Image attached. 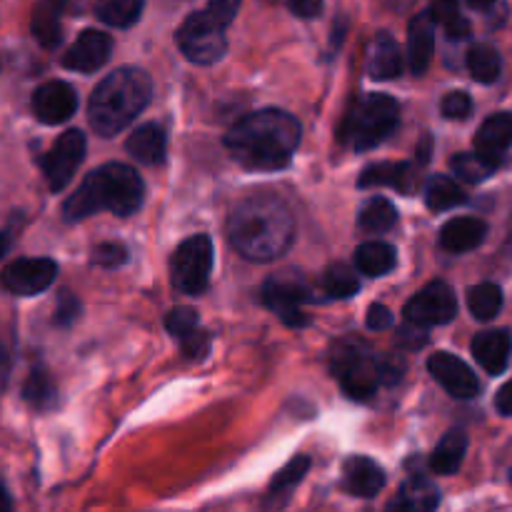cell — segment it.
I'll use <instances>...</instances> for the list:
<instances>
[{"mask_svg": "<svg viewBox=\"0 0 512 512\" xmlns=\"http://www.w3.org/2000/svg\"><path fill=\"white\" fill-rule=\"evenodd\" d=\"M512 145V113H495L480 125L475 135V150H480L488 158L500 160L503 153Z\"/></svg>", "mask_w": 512, "mask_h": 512, "instance_id": "7402d4cb", "label": "cell"}, {"mask_svg": "<svg viewBox=\"0 0 512 512\" xmlns=\"http://www.w3.org/2000/svg\"><path fill=\"white\" fill-rule=\"evenodd\" d=\"M398 263V253H395L393 245L380 243H363L355 250V265H358L360 273L370 275V278H380V275H388L390 270Z\"/></svg>", "mask_w": 512, "mask_h": 512, "instance_id": "484cf974", "label": "cell"}, {"mask_svg": "<svg viewBox=\"0 0 512 512\" xmlns=\"http://www.w3.org/2000/svg\"><path fill=\"white\" fill-rule=\"evenodd\" d=\"M428 370L453 398L470 400L480 393V383L475 378L473 370L463 363L460 358L450 353H435L428 360Z\"/></svg>", "mask_w": 512, "mask_h": 512, "instance_id": "9a60e30c", "label": "cell"}, {"mask_svg": "<svg viewBox=\"0 0 512 512\" xmlns=\"http://www.w3.org/2000/svg\"><path fill=\"white\" fill-rule=\"evenodd\" d=\"M493 3L495 0H468L470 8H475V10H488Z\"/></svg>", "mask_w": 512, "mask_h": 512, "instance_id": "c3c4849f", "label": "cell"}, {"mask_svg": "<svg viewBox=\"0 0 512 512\" xmlns=\"http://www.w3.org/2000/svg\"><path fill=\"white\" fill-rule=\"evenodd\" d=\"M85 158V135L80 130H65L58 140L53 143V148L45 153L43 158V175L48 180V188L53 193H60L65 185L73 180L75 170L83 163Z\"/></svg>", "mask_w": 512, "mask_h": 512, "instance_id": "30bf717a", "label": "cell"}, {"mask_svg": "<svg viewBox=\"0 0 512 512\" xmlns=\"http://www.w3.org/2000/svg\"><path fill=\"white\" fill-rule=\"evenodd\" d=\"M8 508H10V498L8 493H5L3 485H0V510H8Z\"/></svg>", "mask_w": 512, "mask_h": 512, "instance_id": "816d5d0a", "label": "cell"}, {"mask_svg": "<svg viewBox=\"0 0 512 512\" xmlns=\"http://www.w3.org/2000/svg\"><path fill=\"white\" fill-rule=\"evenodd\" d=\"M330 368L340 388L355 400L373 398L378 383L383 380V370L375 360L373 348L360 338L340 340L330 353Z\"/></svg>", "mask_w": 512, "mask_h": 512, "instance_id": "5b68a950", "label": "cell"}, {"mask_svg": "<svg viewBox=\"0 0 512 512\" xmlns=\"http://www.w3.org/2000/svg\"><path fill=\"white\" fill-rule=\"evenodd\" d=\"M458 315V298L453 288L443 280L425 285L413 300L405 305V320L420 325V328H433V325H445Z\"/></svg>", "mask_w": 512, "mask_h": 512, "instance_id": "9c48e42d", "label": "cell"}, {"mask_svg": "<svg viewBox=\"0 0 512 512\" xmlns=\"http://www.w3.org/2000/svg\"><path fill=\"white\" fill-rule=\"evenodd\" d=\"M60 0H40L33 13V35L43 48H55L60 43Z\"/></svg>", "mask_w": 512, "mask_h": 512, "instance_id": "4316f807", "label": "cell"}, {"mask_svg": "<svg viewBox=\"0 0 512 512\" xmlns=\"http://www.w3.org/2000/svg\"><path fill=\"white\" fill-rule=\"evenodd\" d=\"M308 470H310L308 455H300V458L290 460V463L280 470L278 478L273 480V485H270V493L278 495V493H285V490L295 488V485L305 478V473H308Z\"/></svg>", "mask_w": 512, "mask_h": 512, "instance_id": "8d00e7d4", "label": "cell"}, {"mask_svg": "<svg viewBox=\"0 0 512 512\" xmlns=\"http://www.w3.org/2000/svg\"><path fill=\"white\" fill-rule=\"evenodd\" d=\"M110 53H113V38L103 30L88 28L65 50L63 65L68 70H75V73H95V70L108 63Z\"/></svg>", "mask_w": 512, "mask_h": 512, "instance_id": "4fadbf2b", "label": "cell"}, {"mask_svg": "<svg viewBox=\"0 0 512 512\" xmlns=\"http://www.w3.org/2000/svg\"><path fill=\"white\" fill-rule=\"evenodd\" d=\"M510 480H512V470H510Z\"/></svg>", "mask_w": 512, "mask_h": 512, "instance_id": "11a10c76", "label": "cell"}, {"mask_svg": "<svg viewBox=\"0 0 512 512\" xmlns=\"http://www.w3.org/2000/svg\"><path fill=\"white\" fill-rule=\"evenodd\" d=\"M3 378H5V355L3 350H0V385H3Z\"/></svg>", "mask_w": 512, "mask_h": 512, "instance_id": "db71d44e", "label": "cell"}, {"mask_svg": "<svg viewBox=\"0 0 512 512\" xmlns=\"http://www.w3.org/2000/svg\"><path fill=\"white\" fill-rule=\"evenodd\" d=\"M230 245L253 263H270L290 248L295 223L290 208L270 193L240 200L228 218Z\"/></svg>", "mask_w": 512, "mask_h": 512, "instance_id": "6da1fadb", "label": "cell"}, {"mask_svg": "<svg viewBox=\"0 0 512 512\" xmlns=\"http://www.w3.org/2000/svg\"><path fill=\"white\" fill-rule=\"evenodd\" d=\"M435 15L430 13H418L410 20L408 28V63L413 68V73H425L433 60L435 53Z\"/></svg>", "mask_w": 512, "mask_h": 512, "instance_id": "2e32d148", "label": "cell"}, {"mask_svg": "<svg viewBox=\"0 0 512 512\" xmlns=\"http://www.w3.org/2000/svg\"><path fill=\"white\" fill-rule=\"evenodd\" d=\"M178 45L190 63L213 65L228 50L225 28L208 13H190L178 30Z\"/></svg>", "mask_w": 512, "mask_h": 512, "instance_id": "ba28073f", "label": "cell"}, {"mask_svg": "<svg viewBox=\"0 0 512 512\" xmlns=\"http://www.w3.org/2000/svg\"><path fill=\"white\" fill-rule=\"evenodd\" d=\"M468 200V195L460 190V185L455 183L453 178L448 175H435L430 178L428 188H425V203H428L430 210L440 213V210H450V208H458Z\"/></svg>", "mask_w": 512, "mask_h": 512, "instance_id": "f1b7e54d", "label": "cell"}, {"mask_svg": "<svg viewBox=\"0 0 512 512\" xmlns=\"http://www.w3.org/2000/svg\"><path fill=\"white\" fill-rule=\"evenodd\" d=\"M153 95L150 75L140 68H118L105 75L88 100V120L103 138L123 133Z\"/></svg>", "mask_w": 512, "mask_h": 512, "instance_id": "277c9868", "label": "cell"}, {"mask_svg": "<svg viewBox=\"0 0 512 512\" xmlns=\"http://www.w3.org/2000/svg\"><path fill=\"white\" fill-rule=\"evenodd\" d=\"M145 0H95V15L110 28H130L138 23Z\"/></svg>", "mask_w": 512, "mask_h": 512, "instance_id": "83f0119b", "label": "cell"}, {"mask_svg": "<svg viewBox=\"0 0 512 512\" xmlns=\"http://www.w3.org/2000/svg\"><path fill=\"white\" fill-rule=\"evenodd\" d=\"M180 348H183L185 358H190V360L205 358V353L210 350V335L205 333V330L195 328L193 333L185 335V338L180 340Z\"/></svg>", "mask_w": 512, "mask_h": 512, "instance_id": "60d3db41", "label": "cell"}, {"mask_svg": "<svg viewBox=\"0 0 512 512\" xmlns=\"http://www.w3.org/2000/svg\"><path fill=\"white\" fill-rule=\"evenodd\" d=\"M145 198V183L130 165L108 163L93 170L80 188L65 200L63 218L70 223L90 218L100 210H110L118 218L138 213Z\"/></svg>", "mask_w": 512, "mask_h": 512, "instance_id": "3957f363", "label": "cell"}, {"mask_svg": "<svg viewBox=\"0 0 512 512\" xmlns=\"http://www.w3.org/2000/svg\"><path fill=\"white\" fill-rule=\"evenodd\" d=\"M393 325V313L385 305H370L368 310V328L370 330H385Z\"/></svg>", "mask_w": 512, "mask_h": 512, "instance_id": "f6af8a7d", "label": "cell"}, {"mask_svg": "<svg viewBox=\"0 0 512 512\" xmlns=\"http://www.w3.org/2000/svg\"><path fill=\"white\" fill-rule=\"evenodd\" d=\"M495 408H498L503 415H512V380L500 388L498 398H495Z\"/></svg>", "mask_w": 512, "mask_h": 512, "instance_id": "bcb514c9", "label": "cell"}, {"mask_svg": "<svg viewBox=\"0 0 512 512\" xmlns=\"http://www.w3.org/2000/svg\"><path fill=\"white\" fill-rule=\"evenodd\" d=\"M23 398L35 410H50L58 403V390H55L53 380L45 370H33L23 385Z\"/></svg>", "mask_w": 512, "mask_h": 512, "instance_id": "836d02e7", "label": "cell"}, {"mask_svg": "<svg viewBox=\"0 0 512 512\" xmlns=\"http://www.w3.org/2000/svg\"><path fill=\"white\" fill-rule=\"evenodd\" d=\"M30 105L40 123L58 125L73 118V113L78 110V95H75L73 85L63 83V80H48L35 90Z\"/></svg>", "mask_w": 512, "mask_h": 512, "instance_id": "7c38bea8", "label": "cell"}, {"mask_svg": "<svg viewBox=\"0 0 512 512\" xmlns=\"http://www.w3.org/2000/svg\"><path fill=\"white\" fill-rule=\"evenodd\" d=\"M343 490L358 498H375L385 488V473L370 458H350L343 465Z\"/></svg>", "mask_w": 512, "mask_h": 512, "instance_id": "e0dca14e", "label": "cell"}, {"mask_svg": "<svg viewBox=\"0 0 512 512\" xmlns=\"http://www.w3.org/2000/svg\"><path fill=\"white\" fill-rule=\"evenodd\" d=\"M440 108H443V115L448 120H465L473 113V100H470V95L463 93V90H453V93L445 95Z\"/></svg>", "mask_w": 512, "mask_h": 512, "instance_id": "f35d334b", "label": "cell"}, {"mask_svg": "<svg viewBox=\"0 0 512 512\" xmlns=\"http://www.w3.org/2000/svg\"><path fill=\"white\" fill-rule=\"evenodd\" d=\"M468 68L478 83H495L500 78V70H503V60L493 45L480 43L470 48Z\"/></svg>", "mask_w": 512, "mask_h": 512, "instance_id": "4dcf8cb0", "label": "cell"}, {"mask_svg": "<svg viewBox=\"0 0 512 512\" xmlns=\"http://www.w3.org/2000/svg\"><path fill=\"white\" fill-rule=\"evenodd\" d=\"M368 73L375 80H395L403 73V53L390 33H378L370 43Z\"/></svg>", "mask_w": 512, "mask_h": 512, "instance_id": "d6986e66", "label": "cell"}, {"mask_svg": "<svg viewBox=\"0 0 512 512\" xmlns=\"http://www.w3.org/2000/svg\"><path fill=\"white\" fill-rule=\"evenodd\" d=\"M125 150H128V153L143 165L163 163L165 150H168V138H165V130L155 123L140 125V128L133 130V133H130V138L125 140Z\"/></svg>", "mask_w": 512, "mask_h": 512, "instance_id": "44dd1931", "label": "cell"}, {"mask_svg": "<svg viewBox=\"0 0 512 512\" xmlns=\"http://www.w3.org/2000/svg\"><path fill=\"white\" fill-rule=\"evenodd\" d=\"M418 153H420V160H423V163L430 158V138L423 140V148H420Z\"/></svg>", "mask_w": 512, "mask_h": 512, "instance_id": "f907efd6", "label": "cell"}, {"mask_svg": "<svg viewBox=\"0 0 512 512\" xmlns=\"http://www.w3.org/2000/svg\"><path fill=\"white\" fill-rule=\"evenodd\" d=\"M488 225L480 218H455L440 230V248L448 253H468L485 240Z\"/></svg>", "mask_w": 512, "mask_h": 512, "instance_id": "ffe728a7", "label": "cell"}, {"mask_svg": "<svg viewBox=\"0 0 512 512\" xmlns=\"http://www.w3.org/2000/svg\"><path fill=\"white\" fill-rule=\"evenodd\" d=\"M512 350V340L508 330H485V333L475 335L473 340V355L478 360L480 368L490 375H500L508 368Z\"/></svg>", "mask_w": 512, "mask_h": 512, "instance_id": "ac0fdd59", "label": "cell"}, {"mask_svg": "<svg viewBox=\"0 0 512 512\" xmlns=\"http://www.w3.org/2000/svg\"><path fill=\"white\" fill-rule=\"evenodd\" d=\"M173 285L185 295L205 293L213 273V240L208 235H193L175 248L170 260Z\"/></svg>", "mask_w": 512, "mask_h": 512, "instance_id": "52a82bcc", "label": "cell"}, {"mask_svg": "<svg viewBox=\"0 0 512 512\" xmlns=\"http://www.w3.org/2000/svg\"><path fill=\"white\" fill-rule=\"evenodd\" d=\"M430 13L435 15L440 25L445 28L448 38H468L470 35V23L460 15L458 0H433V10Z\"/></svg>", "mask_w": 512, "mask_h": 512, "instance_id": "d590c367", "label": "cell"}, {"mask_svg": "<svg viewBox=\"0 0 512 512\" xmlns=\"http://www.w3.org/2000/svg\"><path fill=\"white\" fill-rule=\"evenodd\" d=\"M450 165H453L455 175L463 178L465 183H483L500 168V160L488 158L480 150H473V153H458Z\"/></svg>", "mask_w": 512, "mask_h": 512, "instance_id": "f546056e", "label": "cell"}, {"mask_svg": "<svg viewBox=\"0 0 512 512\" xmlns=\"http://www.w3.org/2000/svg\"><path fill=\"white\" fill-rule=\"evenodd\" d=\"M85 0H60V5H63V10H80L83 8Z\"/></svg>", "mask_w": 512, "mask_h": 512, "instance_id": "681fc988", "label": "cell"}, {"mask_svg": "<svg viewBox=\"0 0 512 512\" xmlns=\"http://www.w3.org/2000/svg\"><path fill=\"white\" fill-rule=\"evenodd\" d=\"M358 288H360L358 275H355L348 265L338 263V265H330V268L325 270L323 290L328 298H338V300L353 298V295L358 293Z\"/></svg>", "mask_w": 512, "mask_h": 512, "instance_id": "e575fe53", "label": "cell"}, {"mask_svg": "<svg viewBox=\"0 0 512 512\" xmlns=\"http://www.w3.org/2000/svg\"><path fill=\"white\" fill-rule=\"evenodd\" d=\"M165 328L173 338L183 340L185 335L193 333L195 328H200V318L193 308H175L170 310L168 318H165Z\"/></svg>", "mask_w": 512, "mask_h": 512, "instance_id": "74e56055", "label": "cell"}, {"mask_svg": "<svg viewBox=\"0 0 512 512\" xmlns=\"http://www.w3.org/2000/svg\"><path fill=\"white\" fill-rule=\"evenodd\" d=\"M305 300H310L308 290L288 280H268L263 285V303L283 318L290 328H303L310 323V315L303 310Z\"/></svg>", "mask_w": 512, "mask_h": 512, "instance_id": "5bb4252c", "label": "cell"}, {"mask_svg": "<svg viewBox=\"0 0 512 512\" xmlns=\"http://www.w3.org/2000/svg\"><path fill=\"white\" fill-rule=\"evenodd\" d=\"M128 260V250L120 243H103L93 250V263L103 265V268H115Z\"/></svg>", "mask_w": 512, "mask_h": 512, "instance_id": "ab89813d", "label": "cell"}, {"mask_svg": "<svg viewBox=\"0 0 512 512\" xmlns=\"http://www.w3.org/2000/svg\"><path fill=\"white\" fill-rule=\"evenodd\" d=\"M300 145V123L290 113L265 108L245 115L225 135V148L248 170H280Z\"/></svg>", "mask_w": 512, "mask_h": 512, "instance_id": "7a4b0ae2", "label": "cell"}, {"mask_svg": "<svg viewBox=\"0 0 512 512\" xmlns=\"http://www.w3.org/2000/svg\"><path fill=\"white\" fill-rule=\"evenodd\" d=\"M360 188H378V185H388V188L400 190V193H410L415 185V173L410 163H375L363 170L358 180Z\"/></svg>", "mask_w": 512, "mask_h": 512, "instance_id": "603a6c76", "label": "cell"}, {"mask_svg": "<svg viewBox=\"0 0 512 512\" xmlns=\"http://www.w3.org/2000/svg\"><path fill=\"white\" fill-rule=\"evenodd\" d=\"M465 453H468V435L463 430H450L435 448L430 458V468L438 475H453L463 465Z\"/></svg>", "mask_w": 512, "mask_h": 512, "instance_id": "cb8c5ba5", "label": "cell"}, {"mask_svg": "<svg viewBox=\"0 0 512 512\" xmlns=\"http://www.w3.org/2000/svg\"><path fill=\"white\" fill-rule=\"evenodd\" d=\"M468 305L470 313L478 320H493L498 318V313L503 310V290L495 283H480L475 288H470L468 293Z\"/></svg>", "mask_w": 512, "mask_h": 512, "instance_id": "d6a6232c", "label": "cell"}, {"mask_svg": "<svg viewBox=\"0 0 512 512\" xmlns=\"http://www.w3.org/2000/svg\"><path fill=\"white\" fill-rule=\"evenodd\" d=\"M395 220H398L395 205L388 198H373L360 210L358 225L365 233H385V230L393 228Z\"/></svg>", "mask_w": 512, "mask_h": 512, "instance_id": "1f68e13d", "label": "cell"}, {"mask_svg": "<svg viewBox=\"0 0 512 512\" xmlns=\"http://www.w3.org/2000/svg\"><path fill=\"white\" fill-rule=\"evenodd\" d=\"M55 275H58V265L50 258H20L10 263L3 270V288H8L13 295H38L53 285Z\"/></svg>", "mask_w": 512, "mask_h": 512, "instance_id": "8fae6325", "label": "cell"}, {"mask_svg": "<svg viewBox=\"0 0 512 512\" xmlns=\"http://www.w3.org/2000/svg\"><path fill=\"white\" fill-rule=\"evenodd\" d=\"M410 3H413V0H388V5H390V8H398V10L408 8Z\"/></svg>", "mask_w": 512, "mask_h": 512, "instance_id": "f5cc1de1", "label": "cell"}, {"mask_svg": "<svg viewBox=\"0 0 512 512\" xmlns=\"http://www.w3.org/2000/svg\"><path fill=\"white\" fill-rule=\"evenodd\" d=\"M80 315V303L75 295L63 293L58 300V308H55V323L58 325H70Z\"/></svg>", "mask_w": 512, "mask_h": 512, "instance_id": "7bdbcfd3", "label": "cell"}, {"mask_svg": "<svg viewBox=\"0 0 512 512\" xmlns=\"http://www.w3.org/2000/svg\"><path fill=\"white\" fill-rule=\"evenodd\" d=\"M438 503H440L438 488H435L428 478H423V475H415V478H410L408 483L400 488L398 500H395L390 508L428 512V510L438 508Z\"/></svg>", "mask_w": 512, "mask_h": 512, "instance_id": "d4e9b609", "label": "cell"}, {"mask_svg": "<svg viewBox=\"0 0 512 512\" xmlns=\"http://www.w3.org/2000/svg\"><path fill=\"white\" fill-rule=\"evenodd\" d=\"M400 108L390 95L370 93L358 103V108L345 118L340 128V138L353 143V148L370 150L390 138L398 128Z\"/></svg>", "mask_w": 512, "mask_h": 512, "instance_id": "8992f818", "label": "cell"}, {"mask_svg": "<svg viewBox=\"0 0 512 512\" xmlns=\"http://www.w3.org/2000/svg\"><path fill=\"white\" fill-rule=\"evenodd\" d=\"M238 8H240V0H210L205 10H208V13L213 15L223 28H228V25L235 20V15H238Z\"/></svg>", "mask_w": 512, "mask_h": 512, "instance_id": "b9f144b4", "label": "cell"}, {"mask_svg": "<svg viewBox=\"0 0 512 512\" xmlns=\"http://www.w3.org/2000/svg\"><path fill=\"white\" fill-rule=\"evenodd\" d=\"M298 18H318L323 13V0H285Z\"/></svg>", "mask_w": 512, "mask_h": 512, "instance_id": "ee69618b", "label": "cell"}, {"mask_svg": "<svg viewBox=\"0 0 512 512\" xmlns=\"http://www.w3.org/2000/svg\"><path fill=\"white\" fill-rule=\"evenodd\" d=\"M10 243H13V240H10V235L8 233H0V260H3L5 253H8V250H10Z\"/></svg>", "mask_w": 512, "mask_h": 512, "instance_id": "7dc6e473", "label": "cell"}]
</instances>
